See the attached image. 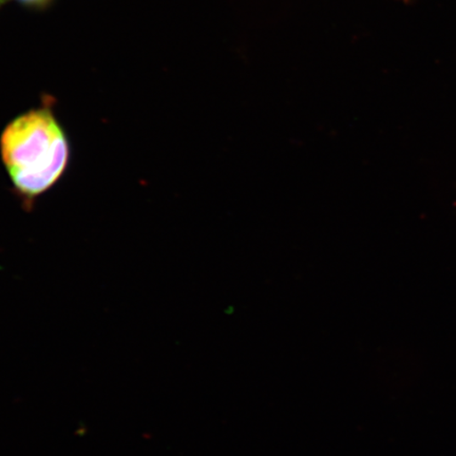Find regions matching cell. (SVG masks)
Masks as SVG:
<instances>
[{
    "label": "cell",
    "mask_w": 456,
    "mask_h": 456,
    "mask_svg": "<svg viewBox=\"0 0 456 456\" xmlns=\"http://www.w3.org/2000/svg\"><path fill=\"white\" fill-rule=\"evenodd\" d=\"M0 157L17 196L31 204L64 176L71 146L53 108L45 105L9 122L0 134Z\"/></svg>",
    "instance_id": "6da1fadb"
},
{
    "label": "cell",
    "mask_w": 456,
    "mask_h": 456,
    "mask_svg": "<svg viewBox=\"0 0 456 456\" xmlns=\"http://www.w3.org/2000/svg\"><path fill=\"white\" fill-rule=\"evenodd\" d=\"M53 0H0V9L10 3H17L24 7L34 10H43L48 8Z\"/></svg>",
    "instance_id": "7a4b0ae2"
}]
</instances>
